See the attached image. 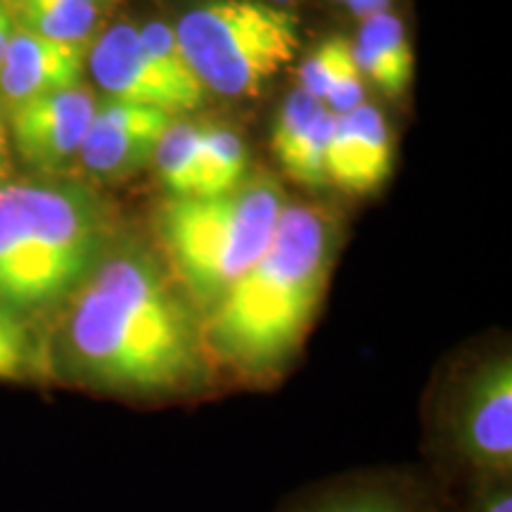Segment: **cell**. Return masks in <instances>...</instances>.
Wrapping results in <instances>:
<instances>
[{
  "label": "cell",
  "instance_id": "3",
  "mask_svg": "<svg viewBox=\"0 0 512 512\" xmlns=\"http://www.w3.org/2000/svg\"><path fill=\"white\" fill-rule=\"evenodd\" d=\"M107 252L100 202L53 178L0 183V306L22 320L62 309Z\"/></svg>",
  "mask_w": 512,
  "mask_h": 512
},
{
  "label": "cell",
  "instance_id": "11",
  "mask_svg": "<svg viewBox=\"0 0 512 512\" xmlns=\"http://www.w3.org/2000/svg\"><path fill=\"white\" fill-rule=\"evenodd\" d=\"M88 46L62 43L15 27L0 64V102L5 110L41 95L81 86Z\"/></svg>",
  "mask_w": 512,
  "mask_h": 512
},
{
  "label": "cell",
  "instance_id": "5",
  "mask_svg": "<svg viewBox=\"0 0 512 512\" xmlns=\"http://www.w3.org/2000/svg\"><path fill=\"white\" fill-rule=\"evenodd\" d=\"M176 38L204 88L254 98L299 50L297 19L256 0H216L185 12Z\"/></svg>",
  "mask_w": 512,
  "mask_h": 512
},
{
  "label": "cell",
  "instance_id": "4",
  "mask_svg": "<svg viewBox=\"0 0 512 512\" xmlns=\"http://www.w3.org/2000/svg\"><path fill=\"white\" fill-rule=\"evenodd\" d=\"M285 192L268 174L211 197H169L157 211L166 268L197 309L207 311L264 254Z\"/></svg>",
  "mask_w": 512,
  "mask_h": 512
},
{
  "label": "cell",
  "instance_id": "13",
  "mask_svg": "<svg viewBox=\"0 0 512 512\" xmlns=\"http://www.w3.org/2000/svg\"><path fill=\"white\" fill-rule=\"evenodd\" d=\"M354 57L363 76H368L384 93L401 95L413 79V50L403 22L384 10L363 19L354 46Z\"/></svg>",
  "mask_w": 512,
  "mask_h": 512
},
{
  "label": "cell",
  "instance_id": "23",
  "mask_svg": "<svg viewBox=\"0 0 512 512\" xmlns=\"http://www.w3.org/2000/svg\"><path fill=\"white\" fill-rule=\"evenodd\" d=\"M472 512H512L510 477L479 479Z\"/></svg>",
  "mask_w": 512,
  "mask_h": 512
},
{
  "label": "cell",
  "instance_id": "14",
  "mask_svg": "<svg viewBox=\"0 0 512 512\" xmlns=\"http://www.w3.org/2000/svg\"><path fill=\"white\" fill-rule=\"evenodd\" d=\"M202 138L204 124L176 121L159 140L155 159L169 197H197L202 178Z\"/></svg>",
  "mask_w": 512,
  "mask_h": 512
},
{
  "label": "cell",
  "instance_id": "1",
  "mask_svg": "<svg viewBox=\"0 0 512 512\" xmlns=\"http://www.w3.org/2000/svg\"><path fill=\"white\" fill-rule=\"evenodd\" d=\"M169 268L140 245L107 247L43 347L46 375L128 399H169L209 382L202 323Z\"/></svg>",
  "mask_w": 512,
  "mask_h": 512
},
{
  "label": "cell",
  "instance_id": "16",
  "mask_svg": "<svg viewBox=\"0 0 512 512\" xmlns=\"http://www.w3.org/2000/svg\"><path fill=\"white\" fill-rule=\"evenodd\" d=\"M140 41H143L145 53L157 64V69L169 81V86L181 95L188 110H197L207 100V88L200 76L195 74L192 64L185 57L181 43H178L176 31L162 22H150L140 29Z\"/></svg>",
  "mask_w": 512,
  "mask_h": 512
},
{
  "label": "cell",
  "instance_id": "10",
  "mask_svg": "<svg viewBox=\"0 0 512 512\" xmlns=\"http://www.w3.org/2000/svg\"><path fill=\"white\" fill-rule=\"evenodd\" d=\"M88 67L107 98L159 107L171 114L188 112L181 95L145 53L140 31L131 24L102 31L88 50Z\"/></svg>",
  "mask_w": 512,
  "mask_h": 512
},
{
  "label": "cell",
  "instance_id": "2",
  "mask_svg": "<svg viewBox=\"0 0 512 512\" xmlns=\"http://www.w3.org/2000/svg\"><path fill=\"white\" fill-rule=\"evenodd\" d=\"M337 223L311 204H287L264 254L204 311L211 361L245 380H273L311 330L337 252Z\"/></svg>",
  "mask_w": 512,
  "mask_h": 512
},
{
  "label": "cell",
  "instance_id": "15",
  "mask_svg": "<svg viewBox=\"0 0 512 512\" xmlns=\"http://www.w3.org/2000/svg\"><path fill=\"white\" fill-rule=\"evenodd\" d=\"M245 140L228 126H204L202 138V178L200 195L211 197L228 192L249 176Z\"/></svg>",
  "mask_w": 512,
  "mask_h": 512
},
{
  "label": "cell",
  "instance_id": "6",
  "mask_svg": "<svg viewBox=\"0 0 512 512\" xmlns=\"http://www.w3.org/2000/svg\"><path fill=\"white\" fill-rule=\"evenodd\" d=\"M441 439L479 479L512 472V361L508 351L475 358L453 377L441 411Z\"/></svg>",
  "mask_w": 512,
  "mask_h": 512
},
{
  "label": "cell",
  "instance_id": "26",
  "mask_svg": "<svg viewBox=\"0 0 512 512\" xmlns=\"http://www.w3.org/2000/svg\"><path fill=\"white\" fill-rule=\"evenodd\" d=\"M3 176H5V166H0V183H3Z\"/></svg>",
  "mask_w": 512,
  "mask_h": 512
},
{
  "label": "cell",
  "instance_id": "21",
  "mask_svg": "<svg viewBox=\"0 0 512 512\" xmlns=\"http://www.w3.org/2000/svg\"><path fill=\"white\" fill-rule=\"evenodd\" d=\"M311 512H420L406 498L387 489H358L320 503Z\"/></svg>",
  "mask_w": 512,
  "mask_h": 512
},
{
  "label": "cell",
  "instance_id": "28",
  "mask_svg": "<svg viewBox=\"0 0 512 512\" xmlns=\"http://www.w3.org/2000/svg\"><path fill=\"white\" fill-rule=\"evenodd\" d=\"M278 3H283V0H278Z\"/></svg>",
  "mask_w": 512,
  "mask_h": 512
},
{
  "label": "cell",
  "instance_id": "19",
  "mask_svg": "<svg viewBox=\"0 0 512 512\" xmlns=\"http://www.w3.org/2000/svg\"><path fill=\"white\" fill-rule=\"evenodd\" d=\"M332 121H335V112L325 110L316 119V124L309 128V133L299 140L292 155L287 157L283 171L292 181L309 185V188H320V185L328 183V178H325V152H328Z\"/></svg>",
  "mask_w": 512,
  "mask_h": 512
},
{
  "label": "cell",
  "instance_id": "9",
  "mask_svg": "<svg viewBox=\"0 0 512 512\" xmlns=\"http://www.w3.org/2000/svg\"><path fill=\"white\" fill-rule=\"evenodd\" d=\"M392 140L382 112L375 105H358L356 110L335 114L325 178L349 195H370L392 174Z\"/></svg>",
  "mask_w": 512,
  "mask_h": 512
},
{
  "label": "cell",
  "instance_id": "25",
  "mask_svg": "<svg viewBox=\"0 0 512 512\" xmlns=\"http://www.w3.org/2000/svg\"><path fill=\"white\" fill-rule=\"evenodd\" d=\"M8 147H10L8 117H5V107L3 102H0V166H8Z\"/></svg>",
  "mask_w": 512,
  "mask_h": 512
},
{
  "label": "cell",
  "instance_id": "18",
  "mask_svg": "<svg viewBox=\"0 0 512 512\" xmlns=\"http://www.w3.org/2000/svg\"><path fill=\"white\" fill-rule=\"evenodd\" d=\"M325 110H328L325 102L313 98V95L302 91V88H297V91L287 95L271 133V150L280 166L287 162V157L292 155L294 147L299 145V140L309 133V128L316 124V119Z\"/></svg>",
  "mask_w": 512,
  "mask_h": 512
},
{
  "label": "cell",
  "instance_id": "22",
  "mask_svg": "<svg viewBox=\"0 0 512 512\" xmlns=\"http://www.w3.org/2000/svg\"><path fill=\"white\" fill-rule=\"evenodd\" d=\"M358 105H363V74L358 69L354 48L344 57L342 67L332 81L328 98H325V107L335 114H344L356 110Z\"/></svg>",
  "mask_w": 512,
  "mask_h": 512
},
{
  "label": "cell",
  "instance_id": "7",
  "mask_svg": "<svg viewBox=\"0 0 512 512\" xmlns=\"http://www.w3.org/2000/svg\"><path fill=\"white\" fill-rule=\"evenodd\" d=\"M174 114L159 107L107 98L83 136L79 159L88 176L100 183H117L136 176L155 159L157 145Z\"/></svg>",
  "mask_w": 512,
  "mask_h": 512
},
{
  "label": "cell",
  "instance_id": "24",
  "mask_svg": "<svg viewBox=\"0 0 512 512\" xmlns=\"http://www.w3.org/2000/svg\"><path fill=\"white\" fill-rule=\"evenodd\" d=\"M349 10L354 12L356 17H373L377 12H384L389 10V5H392V0H347Z\"/></svg>",
  "mask_w": 512,
  "mask_h": 512
},
{
  "label": "cell",
  "instance_id": "8",
  "mask_svg": "<svg viewBox=\"0 0 512 512\" xmlns=\"http://www.w3.org/2000/svg\"><path fill=\"white\" fill-rule=\"evenodd\" d=\"M93 114L95 98L76 86L19 102L5 117L19 159L41 174H55L79 157Z\"/></svg>",
  "mask_w": 512,
  "mask_h": 512
},
{
  "label": "cell",
  "instance_id": "12",
  "mask_svg": "<svg viewBox=\"0 0 512 512\" xmlns=\"http://www.w3.org/2000/svg\"><path fill=\"white\" fill-rule=\"evenodd\" d=\"M117 0H5L12 22L31 34L91 48Z\"/></svg>",
  "mask_w": 512,
  "mask_h": 512
},
{
  "label": "cell",
  "instance_id": "17",
  "mask_svg": "<svg viewBox=\"0 0 512 512\" xmlns=\"http://www.w3.org/2000/svg\"><path fill=\"white\" fill-rule=\"evenodd\" d=\"M41 375H46L43 344L27 320L0 306V382H27Z\"/></svg>",
  "mask_w": 512,
  "mask_h": 512
},
{
  "label": "cell",
  "instance_id": "27",
  "mask_svg": "<svg viewBox=\"0 0 512 512\" xmlns=\"http://www.w3.org/2000/svg\"><path fill=\"white\" fill-rule=\"evenodd\" d=\"M335 3H347V0H335Z\"/></svg>",
  "mask_w": 512,
  "mask_h": 512
},
{
  "label": "cell",
  "instance_id": "20",
  "mask_svg": "<svg viewBox=\"0 0 512 512\" xmlns=\"http://www.w3.org/2000/svg\"><path fill=\"white\" fill-rule=\"evenodd\" d=\"M351 41L342 36L328 38L320 46L313 50L309 60H306L302 67H299V81H302V91H306L313 98L325 102L328 98V91L335 81V76L342 67L344 57L351 53Z\"/></svg>",
  "mask_w": 512,
  "mask_h": 512
}]
</instances>
